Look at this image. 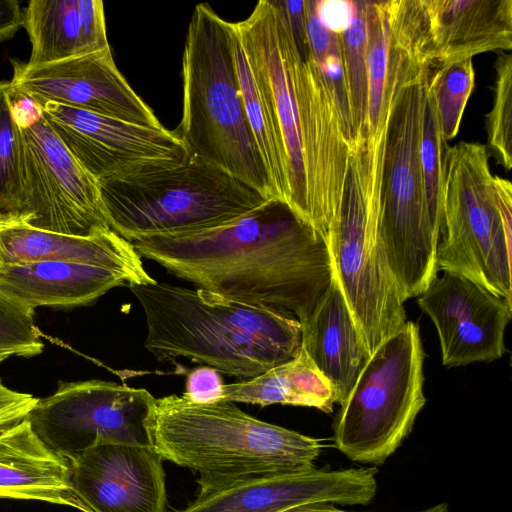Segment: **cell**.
<instances>
[{
  "label": "cell",
  "mask_w": 512,
  "mask_h": 512,
  "mask_svg": "<svg viewBox=\"0 0 512 512\" xmlns=\"http://www.w3.org/2000/svg\"><path fill=\"white\" fill-rule=\"evenodd\" d=\"M141 258L215 294L283 311L301 323L328 290V244L283 201L221 226L129 240Z\"/></svg>",
  "instance_id": "cell-1"
},
{
  "label": "cell",
  "mask_w": 512,
  "mask_h": 512,
  "mask_svg": "<svg viewBox=\"0 0 512 512\" xmlns=\"http://www.w3.org/2000/svg\"><path fill=\"white\" fill-rule=\"evenodd\" d=\"M233 26L281 141L286 204L327 240L350 153L336 105L276 0H260Z\"/></svg>",
  "instance_id": "cell-2"
},
{
  "label": "cell",
  "mask_w": 512,
  "mask_h": 512,
  "mask_svg": "<svg viewBox=\"0 0 512 512\" xmlns=\"http://www.w3.org/2000/svg\"><path fill=\"white\" fill-rule=\"evenodd\" d=\"M129 288L144 312V347L159 361L186 358L242 381L301 351V324L289 313L157 280Z\"/></svg>",
  "instance_id": "cell-3"
},
{
  "label": "cell",
  "mask_w": 512,
  "mask_h": 512,
  "mask_svg": "<svg viewBox=\"0 0 512 512\" xmlns=\"http://www.w3.org/2000/svg\"><path fill=\"white\" fill-rule=\"evenodd\" d=\"M151 448L198 473L199 494L262 474L315 468L320 439L259 420L234 402L155 398L146 420Z\"/></svg>",
  "instance_id": "cell-4"
},
{
  "label": "cell",
  "mask_w": 512,
  "mask_h": 512,
  "mask_svg": "<svg viewBox=\"0 0 512 512\" xmlns=\"http://www.w3.org/2000/svg\"><path fill=\"white\" fill-rule=\"evenodd\" d=\"M386 124L350 142L340 207L327 237L333 273L370 356L407 322L379 233Z\"/></svg>",
  "instance_id": "cell-5"
},
{
  "label": "cell",
  "mask_w": 512,
  "mask_h": 512,
  "mask_svg": "<svg viewBox=\"0 0 512 512\" xmlns=\"http://www.w3.org/2000/svg\"><path fill=\"white\" fill-rule=\"evenodd\" d=\"M179 132L190 155L224 170L268 200L276 199L242 103L229 22L207 3L196 5L183 57Z\"/></svg>",
  "instance_id": "cell-6"
},
{
  "label": "cell",
  "mask_w": 512,
  "mask_h": 512,
  "mask_svg": "<svg viewBox=\"0 0 512 512\" xmlns=\"http://www.w3.org/2000/svg\"><path fill=\"white\" fill-rule=\"evenodd\" d=\"M98 184L110 229L127 241L221 226L268 201L195 155L135 166Z\"/></svg>",
  "instance_id": "cell-7"
},
{
  "label": "cell",
  "mask_w": 512,
  "mask_h": 512,
  "mask_svg": "<svg viewBox=\"0 0 512 512\" xmlns=\"http://www.w3.org/2000/svg\"><path fill=\"white\" fill-rule=\"evenodd\" d=\"M488 157L475 142L447 149L436 270L512 302V185L491 173Z\"/></svg>",
  "instance_id": "cell-8"
},
{
  "label": "cell",
  "mask_w": 512,
  "mask_h": 512,
  "mask_svg": "<svg viewBox=\"0 0 512 512\" xmlns=\"http://www.w3.org/2000/svg\"><path fill=\"white\" fill-rule=\"evenodd\" d=\"M427 75L397 89L384 139L379 233L404 302L438 273L440 228L430 213L420 158Z\"/></svg>",
  "instance_id": "cell-9"
},
{
  "label": "cell",
  "mask_w": 512,
  "mask_h": 512,
  "mask_svg": "<svg viewBox=\"0 0 512 512\" xmlns=\"http://www.w3.org/2000/svg\"><path fill=\"white\" fill-rule=\"evenodd\" d=\"M424 350L407 321L370 356L333 422L334 447L348 459L382 465L411 433L424 407Z\"/></svg>",
  "instance_id": "cell-10"
},
{
  "label": "cell",
  "mask_w": 512,
  "mask_h": 512,
  "mask_svg": "<svg viewBox=\"0 0 512 512\" xmlns=\"http://www.w3.org/2000/svg\"><path fill=\"white\" fill-rule=\"evenodd\" d=\"M154 399L144 388L115 382L60 381L26 419L49 448L72 462L104 444L151 447L146 420Z\"/></svg>",
  "instance_id": "cell-11"
},
{
  "label": "cell",
  "mask_w": 512,
  "mask_h": 512,
  "mask_svg": "<svg viewBox=\"0 0 512 512\" xmlns=\"http://www.w3.org/2000/svg\"><path fill=\"white\" fill-rule=\"evenodd\" d=\"M24 207L21 224L74 236L110 229L98 182L60 141L43 114L21 126Z\"/></svg>",
  "instance_id": "cell-12"
},
{
  "label": "cell",
  "mask_w": 512,
  "mask_h": 512,
  "mask_svg": "<svg viewBox=\"0 0 512 512\" xmlns=\"http://www.w3.org/2000/svg\"><path fill=\"white\" fill-rule=\"evenodd\" d=\"M36 103L60 141L97 182L135 166L182 162L190 155L178 134L164 127L140 126L48 101Z\"/></svg>",
  "instance_id": "cell-13"
},
{
  "label": "cell",
  "mask_w": 512,
  "mask_h": 512,
  "mask_svg": "<svg viewBox=\"0 0 512 512\" xmlns=\"http://www.w3.org/2000/svg\"><path fill=\"white\" fill-rule=\"evenodd\" d=\"M13 68L11 91L36 102H53L145 127H163L121 74L110 48L33 67L15 62Z\"/></svg>",
  "instance_id": "cell-14"
},
{
  "label": "cell",
  "mask_w": 512,
  "mask_h": 512,
  "mask_svg": "<svg viewBox=\"0 0 512 512\" xmlns=\"http://www.w3.org/2000/svg\"><path fill=\"white\" fill-rule=\"evenodd\" d=\"M417 304L435 325L443 365L491 362L507 351L504 334L512 302L472 280L443 271L418 296Z\"/></svg>",
  "instance_id": "cell-15"
},
{
  "label": "cell",
  "mask_w": 512,
  "mask_h": 512,
  "mask_svg": "<svg viewBox=\"0 0 512 512\" xmlns=\"http://www.w3.org/2000/svg\"><path fill=\"white\" fill-rule=\"evenodd\" d=\"M376 473L375 467H360L256 475L198 494L177 512H284L319 501L367 505L376 495Z\"/></svg>",
  "instance_id": "cell-16"
},
{
  "label": "cell",
  "mask_w": 512,
  "mask_h": 512,
  "mask_svg": "<svg viewBox=\"0 0 512 512\" xmlns=\"http://www.w3.org/2000/svg\"><path fill=\"white\" fill-rule=\"evenodd\" d=\"M71 469L74 491L90 512H165L163 459L151 447L99 445Z\"/></svg>",
  "instance_id": "cell-17"
},
{
  "label": "cell",
  "mask_w": 512,
  "mask_h": 512,
  "mask_svg": "<svg viewBox=\"0 0 512 512\" xmlns=\"http://www.w3.org/2000/svg\"><path fill=\"white\" fill-rule=\"evenodd\" d=\"M430 68L512 48V0H422Z\"/></svg>",
  "instance_id": "cell-18"
},
{
  "label": "cell",
  "mask_w": 512,
  "mask_h": 512,
  "mask_svg": "<svg viewBox=\"0 0 512 512\" xmlns=\"http://www.w3.org/2000/svg\"><path fill=\"white\" fill-rule=\"evenodd\" d=\"M131 243L112 229L88 236L53 233L21 223L0 225V267L34 261L85 263L132 276L138 285L154 283Z\"/></svg>",
  "instance_id": "cell-19"
},
{
  "label": "cell",
  "mask_w": 512,
  "mask_h": 512,
  "mask_svg": "<svg viewBox=\"0 0 512 512\" xmlns=\"http://www.w3.org/2000/svg\"><path fill=\"white\" fill-rule=\"evenodd\" d=\"M0 498L90 512L74 491L71 462L49 448L26 418L0 433Z\"/></svg>",
  "instance_id": "cell-20"
},
{
  "label": "cell",
  "mask_w": 512,
  "mask_h": 512,
  "mask_svg": "<svg viewBox=\"0 0 512 512\" xmlns=\"http://www.w3.org/2000/svg\"><path fill=\"white\" fill-rule=\"evenodd\" d=\"M138 285L130 275L71 261H34L0 267V294L34 310L87 305L119 286Z\"/></svg>",
  "instance_id": "cell-21"
},
{
  "label": "cell",
  "mask_w": 512,
  "mask_h": 512,
  "mask_svg": "<svg viewBox=\"0 0 512 512\" xmlns=\"http://www.w3.org/2000/svg\"><path fill=\"white\" fill-rule=\"evenodd\" d=\"M300 324L302 349L330 382L336 402L343 403L370 354L334 273L328 290Z\"/></svg>",
  "instance_id": "cell-22"
},
{
  "label": "cell",
  "mask_w": 512,
  "mask_h": 512,
  "mask_svg": "<svg viewBox=\"0 0 512 512\" xmlns=\"http://www.w3.org/2000/svg\"><path fill=\"white\" fill-rule=\"evenodd\" d=\"M222 400L313 407L325 413H331L336 402L330 382L302 348L296 358L257 377L225 384Z\"/></svg>",
  "instance_id": "cell-23"
},
{
  "label": "cell",
  "mask_w": 512,
  "mask_h": 512,
  "mask_svg": "<svg viewBox=\"0 0 512 512\" xmlns=\"http://www.w3.org/2000/svg\"><path fill=\"white\" fill-rule=\"evenodd\" d=\"M32 46L29 67L89 54L82 31L79 0H32L24 12Z\"/></svg>",
  "instance_id": "cell-24"
},
{
  "label": "cell",
  "mask_w": 512,
  "mask_h": 512,
  "mask_svg": "<svg viewBox=\"0 0 512 512\" xmlns=\"http://www.w3.org/2000/svg\"><path fill=\"white\" fill-rule=\"evenodd\" d=\"M229 38L240 95L249 126L274 196L286 203L287 178L281 141L232 22H229Z\"/></svg>",
  "instance_id": "cell-25"
},
{
  "label": "cell",
  "mask_w": 512,
  "mask_h": 512,
  "mask_svg": "<svg viewBox=\"0 0 512 512\" xmlns=\"http://www.w3.org/2000/svg\"><path fill=\"white\" fill-rule=\"evenodd\" d=\"M308 58L316 67L339 112L351 142L354 132L340 34L328 29L316 11V0H305Z\"/></svg>",
  "instance_id": "cell-26"
},
{
  "label": "cell",
  "mask_w": 512,
  "mask_h": 512,
  "mask_svg": "<svg viewBox=\"0 0 512 512\" xmlns=\"http://www.w3.org/2000/svg\"><path fill=\"white\" fill-rule=\"evenodd\" d=\"M24 207V144L11 107L10 83L0 82V225L20 223Z\"/></svg>",
  "instance_id": "cell-27"
},
{
  "label": "cell",
  "mask_w": 512,
  "mask_h": 512,
  "mask_svg": "<svg viewBox=\"0 0 512 512\" xmlns=\"http://www.w3.org/2000/svg\"><path fill=\"white\" fill-rule=\"evenodd\" d=\"M474 82L472 58L435 66L428 71L427 89L434 99L446 142L458 134Z\"/></svg>",
  "instance_id": "cell-28"
},
{
  "label": "cell",
  "mask_w": 512,
  "mask_h": 512,
  "mask_svg": "<svg viewBox=\"0 0 512 512\" xmlns=\"http://www.w3.org/2000/svg\"><path fill=\"white\" fill-rule=\"evenodd\" d=\"M340 36L351 122L356 137L359 132L365 129L368 115L366 1H355L353 16Z\"/></svg>",
  "instance_id": "cell-29"
},
{
  "label": "cell",
  "mask_w": 512,
  "mask_h": 512,
  "mask_svg": "<svg viewBox=\"0 0 512 512\" xmlns=\"http://www.w3.org/2000/svg\"><path fill=\"white\" fill-rule=\"evenodd\" d=\"M448 147L441 131L434 99L427 89L426 82L420 158L430 213L439 228L442 223L445 158Z\"/></svg>",
  "instance_id": "cell-30"
},
{
  "label": "cell",
  "mask_w": 512,
  "mask_h": 512,
  "mask_svg": "<svg viewBox=\"0 0 512 512\" xmlns=\"http://www.w3.org/2000/svg\"><path fill=\"white\" fill-rule=\"evenodd\" d=\"M493 106L487 114L488 147L497 162L512 168V55L500 52L495 62Z\"/></svg>",
  "instance_id": "cell-31"
},
{
  "label": "cell",
  "mask_w": 512,
  "mask_h": 512,
  "mask_svg": "<svg viewBox=\"0 0 512 512\" xmlns=\"http://www.w3.org/2000/svg\"><path fill=\"white\" fill-rule=\"evenodd\" d=\"M33 311L0 294V349L22 357L42 352L44 344L34 323Z\"/></svg>",
  "instance_id": "cell-32"
},
{
  "label": "cell",
  "mask_w": 512,
  "mask_h": 512,
  "mask_svg": "<svg viewBox=\"0 0 512 512\" xmlns=\"http://www.w3.org/2000/svg\"><path fill=\"white\" fill-rule=\"evenodd\" d=\"M224 385L219 371L199 366L188 373L182 397L199 404L218 402L223 398Z\"/></svg>",
  "instance_id": "cell-33"
},
{
  "label": "cell",
  "mask_w": 512,
  "mask_h": 512,
  "mask_svg": "<svg viewBox=\"0 0 512 512\" xmlns=\"http://www.w3.org/2000/svg\"><path fill=\"white\" fill-rule=\"evenodd\" d=\"M82 31L89 53L109 49L103 2L79 0Z\"/></svg>",
  "instance_id": "cell-34"
},
{
  "label": "cell",
  "mask_w": 512,
  "mask_h": 512,
  "mask_svg": "<svg viewBox=\"0 0 512 512\" xmlns=\"http://www.w3.org/2000/svg\"><path fill=\"white\" fill-rule=\"evenodd\" d=\"M39 398L7 387L0 391V433L24 420Z\"/></svg>",
  "instance_id": "cell-35"
},
{
  "label": "cell",
  "mask_w": 512,
  "mask_h": 512,
  "mask_svg": "<svg viewBox=\"0 0 512 512\" xmlns=\"http://www.w3.org/2000/svg\"><path fill=\"white\" fill-rule=\"evenodd\" d=\"M354 10L355 1L316 0V11L321 22L338 34L347 28Z\"/></svg>",
  "instance_id": "cell-36"
},
{
  "label": "cell",
  "mask_w": 512,
  "mask_h": 512,
  "mask_svg": "<svg viewBox=\"0 0 512 512\" xmlns=\"http://www.w3.org/2000/svg\"><path fill=\"white\" fill-rule=\"evenodd\" d=\"M291 29L297 48L304 59L308 58L306 40V11L304 1L276 0Z\"/></svg>",
  "instance_id": "cell-37"
},
{
  "label": "cell",
  "mask_w": 512,
  "mask_h": 512,
  "mask_svg": "<svg viewBox=\"0 0 512 512\" xmlns=\"http://www.w3.org/2000/svg\"><path fill=\"white\" fill-rule=\"evenodd\" d=\"M24 22V13L16 0H0V41L15 35Z\"/></svg>",
  "instance_id": "cell-38"
},
{
  "label": "cell",
  "mask_w": 512,
  "mask_h": 512,
  "mask_svg": "<svg viewBox=\"0 0 512 512\" xmlns=\"http://www.w3.org/2000/svg\"><path fill=\"white\" fill-rule=\"evenodd\" d=\"M332 502L319 501L296 506L284 512H349L336 508Z\"/></svg>",
  "instance_id": "cell-39"
},
{
  "label": "cell",
  "mask_w": 512,
  "mask_h": 512,
  "mask_svg": "<svg viewBox=\"0 0 512 512\" xmlns=\"http://www.w3.org/2000/svg\"><path fill=\"white\" fill-rule=\"evenodd\" d=\"M418 512H450L449 506L447 503H439L432 507H429L425 510L418 511Z\"/></svg>",
  "instance_id": "cell-40"
},
{
  "label": "cell",
  "mask_w": 512,
  "mask_h": 512,
  "mask_svg": "<svg viewBox=\"0 0 512 512\" xmlns=\"http://www.w3.org/2000/svg\"><path fill=\"white\" fill-rule=\"evenodd\" d=\"M11 356L10 352L0 349V363Z\"/></svg>",
  "instance_id": "cell-41"
},
{
  "label": "cell",
  "mask_w": 512,
  "mask_h": 512,
  "mask_svg": "<svg viewBox=\"0 0 512 512\" xmlns=\"http://www.w3.org/2000/svg\"><path fill=\"white\" fill-rule=\"evenodd\" d=\"M5 388V386L2 384L1 380H0V391L3 390Z\"/></svg>",
  "instance_id": "cell-42"
}]
</instances>
